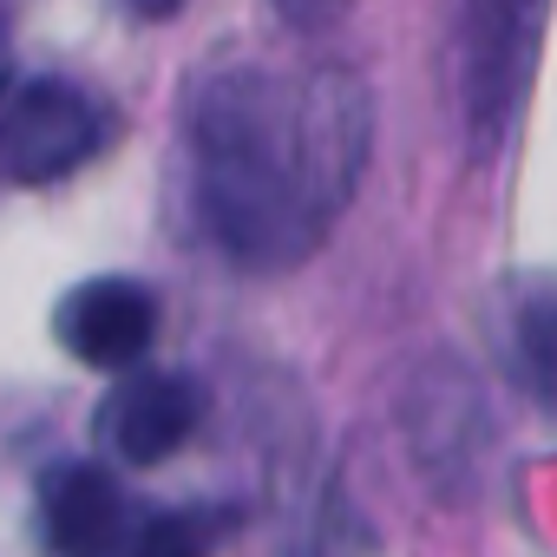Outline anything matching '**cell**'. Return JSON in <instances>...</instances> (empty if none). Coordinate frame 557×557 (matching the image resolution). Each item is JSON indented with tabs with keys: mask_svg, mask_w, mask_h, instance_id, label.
Masks as SVG:
<instances>
[{
	"mask_svg": "<svg viewBox=\"0 0 557 557\" xmlns=\"http://www.w3.org/2000/svg\"><path fill=\"white\" fill-rule=\"evenodd\" d=\"M374 145V99L355 73L309 79L216 73L190 99V184L203 230L249 269L309 256L348 210Z\"/></svg>",
	"mask_w": 557,
	"mask_h": 557,
	"instance_id": "1",
	"label": "cell"
},
{
	"mask_svg": "<svg viewBox=\"0 0 557 557\" xmlns=\"http://www.w3.org/2000/svg\"><path fill=\"white\" fill-rule=\"evenodd\" d=\"M550 0H459L453 34V92H459V132L472 158H492L524 106L537 40H544Z\"/></svg>",
	"mask_w": 557,
	"mask_h": 557,
	"instance_id": "2",
	"label": "cell"
},
{
	"mask_svg": "<svg viewBox=\"0 0 557 557\" xmlns=\"http://www.w3.org/2000/svg\"><path fill=\"white\" fill-rule=\"evenodd\" d=\"M106 138L99 106L66 79H14L0 86V177L53 184L79 171Z\"/></svg>",
	"mask_w": 557,
	"mask_h": 557,
	"instance_id": "3",
	"label": "cell"
},
{
	"mask_svg": "<svg viewBox=\"0 0 557 557\" xmlns=\"http://www.w3.org/2000/svg\"><path fill=\"white\" fill-rule=\"evenodd\" d=\"M53 329H60V348L79 355L86 368L125 374L158 335V302H151L145 283H132V275H92V283H79L60 302Z\"/></svg>",
	"mask_w": 557,
	"mask_h": 557,
	"instance_id": "4",
	"label": "cell"
},
{
	"mask_svg": "<svg viewBox=\"0 0 557 557\" xmlns=\"http://www.w3.org/2000/svg\"><path fill=\"white\" fill-rule=\"evenodd\" d=\"M197 413H203L197 381L145 368V374H125V381L106 394V407H99V440H106L125 466H158V459H171V453L197 433Z\"/></svg>",
	"mask_w": 557,
	"mask_h": 557,
	"instance_id": "5",
	"label": "cell"
},
{
	"mask_svg": "<svg viewBox=\"0 0 557 557\" xmlns=\"http://www.w3.org/2000/svg\"><path fill=\"white\" fill-rule=\"evenodd\" d=\"M40 518H47V544L60 557H112L132 524L119 479L99 466H60L40 492Z\"/></svg>",
	"mask_w": 557,
	"mask_h": 557,
	"instance_id": "6",
	"label": "cell"
},
{
	"mask_svg": "<svg viewBox=\"0 0 557 557\" xmlns=\"http://www.w3.org/2000/svg\"><path fill=\"white\" fill-rule=\"evenodd\" d=\"M505 361L511 381L557 413V289H518L505 309Z\"/></svg>",
	"mask_w": 557,
	"mask_h": 557,
	"instance_id": "7",
	"label": "cell"
},
{
	"mask_svg": "<svg viewBox=\"0 0 557 557\" xmlns=\"http://www.w3.org/2000/svg\"><path fill=\"white\" fill-rule=\"evenodd\" d=\"M132 557H203V531H197V518H158V524H145Z\"/></svg>",
	"mask_w": 557,
	"mask_h": 557,
	"instance_id": "8",
	"label": "cell"
},
{
	"mask_svg": "<svg viewBox=\"0 0 557 557\" xmlns=\"http://www.w3.org/2000/svg\"><path fill=\"white\" fill-rule=\"evenodd\" d=\"M269 8L283 14L296 34H329V27H335L348 8H355V0H269Z\"/></svg>",
	"mask_w": 557,
	"mask_h": 557,
	"instance_id": "9",
	"label": "cell"
},
{
	"mask_svg": "<svg viewBox=\"0 0 557 557\" xmlns=\"http://www.w3.org/2000/svg\"><path fill=\"white\" fill-rule=\"evenodd\" d=\"M125 8H132V14H145V21H171L184 0H125Z\"/></svg>",
	"mask_w": 557,
	"mask_h": 557,
	"instance_id": "10",
	"label": "cell"
}]
</instances>
